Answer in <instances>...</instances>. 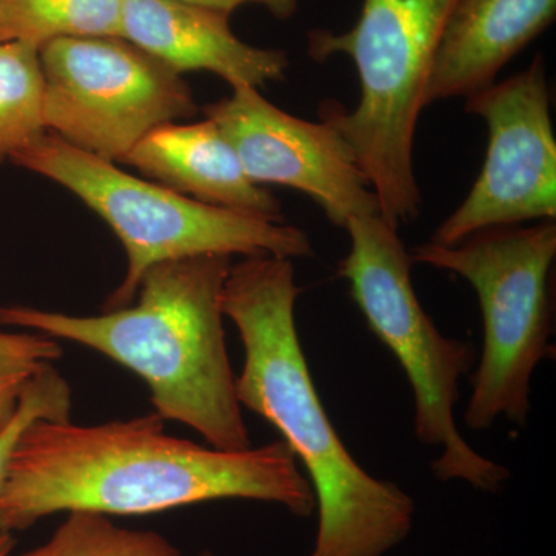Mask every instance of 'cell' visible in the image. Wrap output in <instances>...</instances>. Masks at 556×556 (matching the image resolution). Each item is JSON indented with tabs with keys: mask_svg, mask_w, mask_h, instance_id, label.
Wrapping results in <instances>:
<instances>
[{
	"mask_svg": "<svg viewBox=\"0 0 556 556\" xmlns=\"http://www.w3.org/2000/svg\"><path fill=\"white\" fill-rule=\"evenodd\" d=\"M229 255L169 260L148 269L126 308L72 316L0 306V327L40 332L97 351L137 375L153 412L211 447H252L226 345L223 291Z\"/></svg>",
	"mask_w": 556,
	"mask_h": 556,
	"instance_id": "cell-3",
	"label": "cell"
},
{
	"mask_svg": "<svg viewBox=\"0 0 556 556\" xmlns=\"http://www.w3.org/2000/svg\"><path fill=\"white\" fill-rule=\"evenodd\" d=\"M10 161L70 190L118 237L127 269L104 311L131 305L142 276L169 260L199 255L294 260L316 254L308 233L298 226L201 203L73 148L50 131Z\"/></svg>",
	"mask_w": 556,
	"mask_h": 556,
	"instance_id": "cell-5",
	"label": "cell"
},
{
	"mask_svg": "<svg viewBox=\"0 0 556 556\" xmlns=\"http://www.w3.org/2000/svg\"><path fill=\"white\" fill-rule=\"evenodd\" d=\"M46 131L39 50L0 42V163Z\"/></svg>",
	"mask_w": 556,
	"mask_h": 556,
	"instance_id": "cell-15",
	"label": "cell"
},
{
	"mask_svg": "<svg viewBox=\"0 0 556 556\" xmlns=\"http://www.w3.org/2000/svg\"><path fill=\"white\" fill-rule=\"evenodd\" d=\"M39 61L46 130L112 163L199 110L179 73L123 38L53 40Z\"/></svg>",
	"mask_w": 556,
	"mask_h": 556,
	"instance_id": "cell-8",
	"label": "cell"
},
{
	"mask_svg": "<svg viewBox=\"0 0 556 556\" xmlns=\"http://www.w3.org/2000/svg\"><path fill=\"white\" fill-rule=\"evenodd\" d=\"M21 556H182L169 540L152 530L126 529L108 515L68 511L42 546Z\"/></svg>",
	"mask_w": 556,
	"mask_h": 556,
	"instance_id": "cell-16",
	"label": "cell"
},
{
	"mask_svg": "<svg viewBox=\"0 0 556 556\" xmlns=\"http://www.w3.org/2000/svg\"><path fill=\"white\" fill-rule=\"evenodd\" d=\"M466 110L484 121V164L466 200L431 241L452 247L485 230L555 222L556 138L543 56L468 97Z\"/></svg>",
	"mask_w": 556,
	"mask_h": 556,
	"instance_id": "cell-9",
	"label": "cell"
},
{
	"mask_svg": "<svg viewBox=\"0 0 556 556\" xmlns=\"http://www.w3.org/2000/svg\"><path fill=\"white\" fill-rule=\"evenodd\" d=\"M409 254L415 263L463 277L478 295L484 340L471 376L466 426L485 431L504 419L526 427L533 372L555 351L556 223L485 230L452 247L428 241Z\"/></svg>",
	"mask_w": 556,
	"mask_h": 556,
	"instance_id": "cell-7",
	"label": "cell"
},
{
	"mask_svg": "<svg viewBox=\"0 0 556 556\" xmlns=\"http://www.w3.org/2000/svg\"><path fill=\"white\" fill-rule=\"evenodd\" d=\"M243 164L252 181L305 193L329 223L345 229L357 217L379 215V203L356 155L328 121L289 115L254 87H233L204 109Z\"/></svg>",
	"mask_w": 556,
	"mask_h": 556,
	"instance_id": "cell-10",
	"label": "cell"
},
{
	"mask_svg": "<svg viewBox=\"0 0 556 556\" xmlns=\"http://www.w3.org/2000/svg\"><path fill=\"white\" fill-rule=\"evenodd\" d=\"M121 163L201 203L283 222L280 201L249 178L236 149L208 118L156 127Z\"/></svg>",
	"mask_w": 556,
	"mask_h": 556,
	"instance_id": "cell-13",
	"label": "cell"
},
{
	"mask_svg": "<svg viewBox=\"0 0 556 556\" xmlns=\"http://www.w3.org/2000/svg\"><path fill=\"white\" fill-rule=\"evenodd\" d=\"M555 16L556 0H457L428 76L426 108L493 86Z\"/></svg>",
	"mask_w": 556,
	"mask_h": 556,
	"instance_id": "cell-12",
	"label": "cell"
},
{
	"mask_svg": "<svg viewBox=\"0 0 556 556\" xmlns=\"http://www.w3.org/2000/svg\"><path fill=\"white\" fill-rule=\"evenodd\" d=\"M229 14L182 0H124L121 38L182 75L208 72L230 87L263 89L283 80V50L251 46L230 28Z\"/></svg>",
	"mask_w": 556,
	"mask_h": 556,
	"instance_id": "cell-11",
	"label": "cell"
},
{
	"mask_svg": "<svg viewBox=\"0 0 556 556\" xmlns=\"http://www.w3.org/2000/svg\"><path fill=\"white\" fill-rule=\"evenodd\" d=\"M14 544H16V540H14L13 533L0 532V556H10Z\"/></svg>",
	"mask_w": 556,
	"mask_h": 556,
	"instance_id": "cell-20",
	"label": "cell"
},
{
	"mask_svg": "<svg viewBox=\"0 0 556 556\" xmlns=\"http://www.w3.org/2000/svg\"><path fill=\"white\" fill-rule=\"evenodd\" d=\"M204 9L222 11L225 14H232L233 11L244 5H260L269 11L274 17L287 21L294 16L299 9L300 0H182Z\"/></svg>",
	"mask_w": 556,
	"mask_h": 556,
	"instance_id": "cell-19",
	"label": "cell"
},
{
	"mask_svg": "<svg viewBox=\"0 0 556 556\" xmlns=\"http://www.w3.org/2000/svg\"><path fill=\"white\" fill-rule=\"evenodd\" d=\"M64 354L60 340L40 332L0 331V431L14 415L30 380Z\"/></svg>",
	"mask_w": 556,
	"mask_h": 556,
	"instance_id": "cell-17",
	"label": "cell"
},
{
	"mask_svg": "<svg viewBox=\"0 0 556 556\" xmlns=\"http://www.w3.org/2000/svg\"><path fill=\"white\" fill-rule=\"evenodd\" d=\"M199 556H217V555L212 554V552L204 551V552H201V554Z\"/></svg>",
	"mask_w": 556,
	"mask_h": 556,
	"instance_id": "cell-21",
	"label": "cell"
},
{
	"mask_svg": "<svg viewBox=\"0 0 556 556\" xmlns=\"http://www.w3.org/2000/svg\"><path fill=\"white\" fill-rule=\"evenodd\" d=\"M40 419L54 422L72 419V387L53 364L46 365L30 380L22 393L16 415L0 431V489L5 482L11 456L22 434Z\"/></svg>",
	"mask_w": 556,
	"mask_h": 556,
	"instance_id": "cell-18",
	"label": "cell"
},
{
	"mask_svg": "<svg viewBox=\"0 0 556 556\" xmlns=\"http://www.w3.org/2000/svg\"><path fill=\"white\" fill-rule=\"evenodd\" d=\"M124 0H0V42L121 38Z\"/></svg>",
	"mask_w": 556,
	"mask_h": 556,
	"instance_id": "cell-14",
	"label": "cell"
},
{
	"mask_svg": "<svg viewBox=\"0 0 556 556\" xmlns=\"http://www.w3.org/2000/svg\"><path fill=\"white\" fill-rule=\"evenodd\" d=\"M457 0H364L348 31L313 30L314 61L350 58L357 70L361 100L353 112L327 102L320 110L353 150L393 228L420 214L415 174L417 121L426 109V87L442 33Z\"/></svg>",
	"mask_w": 556,
	"mask_h": 556,
	"instance_id": "cell-4",
	"label": "cell"
},
{
	"mask_svg": "<svg viewBox=\"0 0 556 556\" xmlns=\"http://www.w3.org/2000/svg\"><path fill=\"white\" fill-rule=\"evenodd\" d=\"M300 292L292 260L232 263L223 314L244 348L237 397L276 428L313 486L317 532L308 556H386L412 533L416 503L396 482L368 473L332 426L299 338Z\"/></svg>",
	"mask_w": 556,
	"mask_h": 556,
	"instance_id": "cell-2",
	"label": "cell"
},
{
	"mask_svg": "<svg viewBox=\"0 0 556 556\" xmlns=\"http://www.w3.org/2000/svg\"><path fill=\"white\" fill-rule=\"evenodd\" d=\"M350 251L339 263L368 328L396 357L415 401V437L441 450L431 463L441 482L460 481L485 493H500L511 473L468 445L456 426L459 379L477 362L470 342L445 338L417 299L412 254L399 229L380 215L350 219Z\"/></svg>",
	"mask_w": 556,
	"mask_h": 556,
	"instance_id": "cell-6",
	"label": "cell"
},
{
	"mask_svg": "<svg viewBox=\"0 0 556 556\" xmlns=\"http://www.w3.org/2000/svg\"><path fill=\"white\" fill-rule=\"evenodd\" d=\"M278 504L309 518L316 496L283 441L219 450L167 434L155 412L98 426L40 419L22 434L0 489V532L68 511L160 514L208 501Z\"/></svg>",
	"mask_w": 556,
	"mask_h": 556,
	"instance_id": "cell-1",
	"label": "cell"
}]
</instances>
